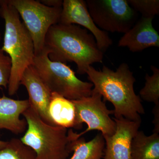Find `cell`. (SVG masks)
Returning a JSON list of instances; mask_svg holds the SVG:
<instances>
[{
  "label": "cell",
  "mask_w": 159,
  "mask_h": 159,
  "mask_svg": "<svg viewBox=\"0 0 159 159\" xmlns=\"http://www.w3.org/2000/svg\"><path fill=\"white\" fill-rule=\"evenodd\" d=\"M132 9L140 12L142 16L154 17L159 13V0H127Z\"/></svg>",
  "instance_id": "d6986e66"
},
{
  "label": "cell",
  "mask_w": 159,
  "mask_h": 159,
  "mask_svg": "<svg viewBox=\"0 0 159 159\" xmlns=\"http://www.w3.org/2000/svg\"><path fill=\"white\" fill-rule=\"evenodd\" d=\"M48 113L54 125L75 128L76 108L72 100L57 93H51Z\"/></svg>",
  "instance_id": "5bb4252c"
},
{
  "label": "cell",
  "mask_w": 159,
  "mask_h": 159,
  "mask_svg": "<svg viewBox=\"0 0 159 159\" xmlns=\"http://www.w3.org/2000/svg\"><path fill=\"white\" fill-rule=\"evenodd\" d=\"M152 74H145V85L139 92L140 98L146 102H153L159 106V69L151 66Z\"/></svg>",
  "instance_id": "ac0fdd59"
},
{
  "label": "cell",
  "mask_w": 159,
  "mask_h": 159,
  "mask_svg": "<svg viewBox=\"0 0 159 159\" xmlns=\"http://www.w3.org/2000/svg\"><path fill=\"white\" fill-rule=\"evenodd\" d=\"M1 40H2V34L0 33V42H1Z\"/></svg>",
  "instance_id": "cb8c5ba5"
},
{
  "label": "cell",
  "mask_w": 159,
  "mask_h": 159,
  "mask_svg": "<svg viewBox=\"0 0 159 159\" xmlns=\"http://www.w3.org/2000/svg\"><path fill=\"white\" fill-rule=\"evenodd\" d=\"M7 142L5 141H1L0 140V148H3V147L6 145Z\"/></svg>",
  "instance_id": "603a6c76"
},
{
  "label": "cell",
  "mask_w": 159,
  "mask_h": 159,
  "mask_svg": "<svg viewBox=\"0 0 159 159\" xmlns=\"http://www.w3.org/2000/svg\"><path fill=\"white\" fill-rule=\"evenodd\" d=\"M65 25H78L83 26L93 35L99 50L103 53L112 45L107 32L99 29L89 14L86 1L64 0L59 23Z\"/></svg>",
  "instance_id": "9c48e42d"
},
{
  "label": "cell",
  "mask_w": 159,
  "mask_h": 159,
  "mask_svg": "<svg viewBox=\"0 0 159 159\" xmlns=\"http://www.w3.org/2000/svg\"><path fill=\"white\" fill-rule=\"evenodd\" d=\"M27 129L20 140L31 148L36 159H68L71 141L67 129L44 122L32 107L23 114Z\"/></svg>",
  "instance_id": "277c9868"
},
{
  "label": "cell",
  "mask_w": 159,
  "mask_h": 159,
  "mask_svg": "<svg viewBox=\"0 0 159 159\" xmlns=\"http://www.w3.org/2000/svg\"><path fill=\"white\" fill-rule=\"evenodd\" d=\"M85 1L94 22L106 32L126 33L138 20V12L127 0Z\"/></svg>",
  "instance_id": "ba28073f"
},
{
  "label": "cell",
  "mask_w": 159,
  "mask_h": 159,
  "mask_svg": "<svg viewBox=\"0 0 159 159\" xmlns=\"http://www.w3.org/2000/svg\"><path fill=\"white\" fill-rule=\"evenodd\" d=\"M76 108L75 129L82 128L83 123L87 125V128L80 134L68 130L71 141L79 139L84 134L92 130H98L103 138L112 135L116 129V124L110 115L114 114L113 110H109L102 97L93 90L92 95L77 100H72Z\"/></svg>",
  "instance_id": "52a82bcc"
},
{
  "label": "cell",
  "mask_w": 159,
  "mask_h": 159,
  "mask_svg": "<svg viewBox=\"0 0 159 159\" xmlns=\"http://www.w3.org/2000/svg\"><path fill=\"white\" fill-rule=\"evenodd\" d=\"M22 18L34 43L35 56L43 51L45 40L51 26L59 23L62 8L45 6L34 0H8Z\"/></svg>",
  "instance_id": "8992f818"
},
{
  "label": "cell",
  "mask_w": 159,
  "mask_h": 159,
  "mask_svg": "<svg viewBox=\"0 0 159 159\" xmlns=\"http://www.w3.org/2000/svg\"><path fill=\"white\" fill-rule=\"evenodd\" d=\"M86 74L93 85V90L103 97V101L113 105L115 118L142 121L140 115L145 114V109L135 93L136 79L127 64L122 63L116 71L105 66L99 70L90 66Z\"/></svg>",
  "instance_id": "7a4b0ae2"
},
{
  "label": "cell",
  "mask_w": 159,
  "mask_h": 159,
  "mask_svg": "<svg viewBox=\"0 0 159 159\" xmlns=\"http://www.w3.org/2000/svg\"><path fill=\"white\" fill-rule=\"evenodd\" d=\"M0 16L5 22L4 42L1 48L10 57L11 63L7 89L9 96H13L19 89L24 71L33 65L35 57L34 43L17 10L8 0H0Z\"/></svg>",
  "instance_id": "3957f363"
},
{
  "label": "cell",
  "mask_w": 159,
  "mask_h": 159,
  "mask_svg": "<svg viewBox=\"0 0 159 159\" xmlns=\"http://www.w3.org/2000/svg\"><path fill=\"white\" fill-rule=\"evenodd\" d=\"M29 107L28 99L16 100L4 95L0 97V130L7 129L16 135L25 132L27 122L20 116Z\"/></svg>",
  "instance_id": "4fadbf2b"
},
{
  "label": "cell",
  "mask_w": 159,
  "mask_h": 159,
  "mask_svg": "<svg viewBox=\"0 0 159 159\" xmlns=\"http://www.w3.org/2000/svg\"><path fill=\"white\" fill-rule=\"evenodd\" d=\"M51 93L71 100L92 95L93 85L77 78L74 71L64 63L52 61L44 51L34 57L32 65Z\"/></svg>",
  "instance_id": "5b68a950"
},
{
  "label": "cell",
  "mask_w": 159,
  "mask_h": 159,
  "mask_svg": "<svg viewBox=\"0 0 159 159\" xmlns=\"http://www.w3.org/2000/svg\"><path fill=\"white\" fill-rule=\"evenodd\" d=\"M11 70L10 57L0 48V89L8 88Z\"/></svg>",
  "instance_id": "ffe728a7"
},
{
  "label": "cell",
  "mask_w": 159,
  "mask_h": 159,
  "mask_svg": "<svg viewBox=\"0 0 159 159\" xmlns=\"http://www.w3.org/2000/svg\"><path fill=\"white\" fill-rule=\"evenodd\" d=\"M113 119L116 129L112 135L104 138L105 147L102 159H132V142L142 121H130L123 117Z\"/></svg>",
  "instance_id": "30bf717a"
},
{
  "label": "cell",
  "mask_w": 159,
  "mask_h": 159,
  "mask_svg": "<svg viewBox=\"0 0 159 159\" xmlns=\"http://www.w3.org/2000/svg\"><path fill=\"white\" fill-rule=\"evenodd\" d=\"M105 147V140L101 133L89 142L80 138L71 142V151L74 153L70 159H102Z\"/></svg>",
  "instance_id": "2e32d148"
},
{
  "label": "cell",
  "mask_w": 159,
  "mask_h": 159,
  "mask_svg": "<svg viewBox=\"0 0 159 159\" xmlns=\"http://www.w3.org/2000/svg\"><path fill=\"white\" fill-rule=\"evenodd\" d=\"M21 84L27 89L30 106L34 108L44 122L49 125H55L48 113L52 93L43 82L33 65L29 66L24 71L21 79Z\"/></svg>",
  "instance_id": "8fae6325"
},
{
  "label": "cell",
  "mask_w": 159,
  "mask_h": 159,
  "mask_svg": "<svg viewBox=\"0 0 159 159\" xmlns=\"http://www.w3.org/2000/svg\"><path fill=\"white\" fill-rule=\"evenodd\" d=\"M43 51L52 61L75 63L80 74H86L93 64L102 63L104 54L87 30L77 25L60 23L49 29Z\"/></svg>",
  "instance_id": "6da1fadb"
},
{
  "label": "cell",
  "mask_w": 159,
  "mask_h": 159,
  "mask_svg": "<svg viewBox=\"0 0 159 159\" xmlns=\"http://www.w3.org/2000/svg\"><path fill=\"white\" fill-rule=\"evenodd\" d=\"M40 2L49 7L62 8L63 1L61 0H43L41 1Z\"/></svg>",
  "instance_id": "7402d4cb"
},
{
  "label": "cell",
  "mask_w": 159,
  "mask_h": 159,
  "mask_svg": "<svg viewBox=\"0 0 159 159\" xmlns=\"http://www.w3.org/2000/svg\"><path fill=\"white\" fill-rule=\"evenodd\" d=\"M154 116L153 122L154 128L153 132L159 134V106H155L152 111Z\"/></svg>",
  "instance_id": "44dd1931"
},
{
  "label": "cell",
  "mask_w": 159,
  "mask_h": 159,
  "mask_svg": "<svg viewBox=\"0 0 159 159\" xmlns=\"http://www.w3.org/2000/svg\"><path fill=\"white\" fill-rule=\"evenodd\" d=\"M132 159H159V134L149 136L138 130L131 144Z\"/></svg>",
  "instance_id": "9a60e30c"
},
{
  "label": "cell",
  "mask_w": 159,
  "mask_h": 159,
  "mask_svg": "<svg viewBox=\"0 0 159 159\" xmlns=\"http://www.w3.org/2000/svg\"><path fill=\"white\" fill-rule=\"evenodd\" d=\"M0 159H36V157L31 148L20 139L13 138L0 148Z\"/></svg>",
  "instance_id": "e0dca14e"
},
{
  "label": "cell",
  "mask_w": 159,
  "mask_h": 159,
  "mask_svg": "<svg viewBox=\"0 0 159 159\" xmlns=\"http://www.w3.org/2000/svg\"><path fill=\"white\" fill-rule=\"evenodd\" d=\"M154 17L142 16L119 40V47H126L132 52L151 47L159 48V35L152 25Z\"/></svg>",
  "instance_id": "7c38bea8"
}]
</instances>
